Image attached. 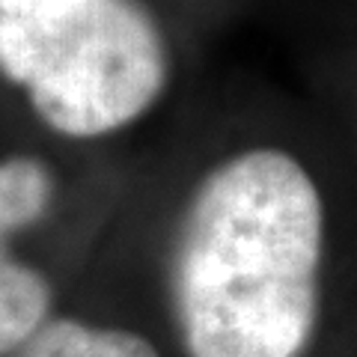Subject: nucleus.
<instances>
[{
    "instance_id": "nucleus-1",
    "label": "nucleus",
    "mask_w": 357,
    "mask_h": 357,
    "mask_svg": "<svg viewBox=\"0 0 357 357\" xmlns=\"http://www.w3.org/2000/svg\"><path fill=\"white\" fill-rule=\"evenodd\" d=\"M328 211L280 146L223 158L182 211L170 301L188 357H304L321 316Z\"/></svg>"
},
{
    "instance_id": "nucleus-2",
    "label": "nucleus",
    "mask_w": 357,
    "mask_h": 357,
    "mask_svg": "<svg viewBox=\"0 0 357 357\" xmlns=\"http://www.w3.org/2000/svg\"><path fill=\"white\" fill-rule=\"evenodd\" d=\"M0 77L42 126L93 140L161 102L170 54L140 0H0Z\"/></svg>"
},
{
    "instance_id": "nucleus-3",
    "label": "nucleus",
    "mask_w": 357,
    "mask_h": 357,
    "mask_svg": "<svg viewBox=\"0 0 357 357\" xmlns=\"http://www.w3.org/2000/svg\"><path fill=\"white\" fill-rule=\"evenodd\" d=\"M57 182L39 155L0 158V357L13 354L36 333L54 310L51 280L18 259L13 241L51 211Z\"/></svg>"
},
{
    "instance_id": "nucleus-4",
    "label": "nucleus",
    "mask_w": 357,
    "mask_h": 357,
    "mask_svg": "<svg viewBox=\"0 0 357 357\" xmlns=\"http://www.w3.org/2000/svg\"><path fill=\"white\" fill-rule=\"evenodd\" d=\"M6 357H161L137 331L51 316Z\"/></svg>"
}]
</instances>
